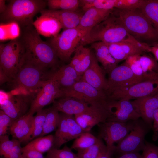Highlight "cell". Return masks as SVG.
I'll return each instance as SVG.
<instances>
[{
  "label": "cell",
  "mask_w": 158,
  "mask_h": 158,
  "mask_svg": "<svg viewBox=\"0 0 158 158\" xmlns=\"http://www.w3.org/2000/svg\"><path fill=\"white\" fill-rule=\"evenodd\" d=\"M107 44L111 54L118 64L130 56L147 52L148 44L138 41L130 35L121 42Z\"/></svg>",
  "instance_id": "15"
},
{
  "label": "cell",
  "mask_w": 158,
  "mask_h": 158,
  "mask_svg": "<svg viewBox=\"0 0 158 158\" xmlns=\"http://www.w3.org/2000/svg\"><path fill=\"white\" fill-rule=\"evenodd\" d=\"M5 24L8 39H14L18 37L20 35V26L17 23L12 22Z\"/></svg>",
  "instance_id": "44"
},
{
  "label": "cell",
  "mask_w": 158,
  "mask_h": 158,
  "mask_svg": "<svg viewBox=\"0 0 158 158\" xmlns=\"http://www.w3.org/2000/svg\"><path fill=\"white\" fill-rule=\"evenodd\" d=\"M48 152L59 158H78L71 148L66 145L61 149L53 147Z\"/></svg>",
  "instance_id": "41"
},
{
  "label": "cell",
  "mask_w": 158,
  "mask_h": 158,
  "mask_svg": "<svg viewBox=\"0 0 158 158\" xmlns=\"http://www.w3.org/2000/svg\"><path fill=\"white\" fill-rule=\"evenodd\" d=\"M64 97L75 98L90 104L108 100L105 91L98 90L81 80L70 87L61 90L59 98Z\"/></svg>",
  "instance_id": "13"
},
{
  "label": "cell",
  "mask_w": 158,
  "mask_h": 158,
  "mask_svg": "<svg viewBox=\"0 0 158 158\" xmlns=\"http://www.w3.org/2000/svg\"><path fill=\"white\" fill-rule=\"evenodd\" d=\"M130 35L118 16L110 14L91 30L88 44L98 42L108 44L116 43L127 38Z\"/></svg>",
  "instance_id": "6"
},
{
  "label": "cell",
  "mask_w": 158,
  "mask_h": 158,
  "mask_svg": "<svg viewBox=\"0 0 158 158\" xmlns=\"http://www.w3.org/2000/svg\"><path fill=\"white\" fill-rule=\"evenodd\" d=\"M135 121H106L98 125V136L105 141L108 153L112 154L114 152V144L120 142L129 134L133 128Z\"/></svg>",
  "instance_id": "9"
},
{
  "label": "cell",
  "mask_w": 158,
  "mask_h": 158,
  "mask_svg": "<svg viewBox=\"0 0 158 158\" xmlns=\"http://www.w3.org/2000/svg\"><path fill=\"white\" fill-rule=\"evenodd\" d=\"M87 48L83 45H80L75 51L74 55L69 64L74 67L77 65L85 54Z\"/></svg>",
  "instance_id": "45"
},
{
  "label": "cell",
  "mask_w": 158,
  "mask_h": 158,
  "mask_svg": "<svg viewBox=\"0 0 158 158\" xmlns=\"http://www.w3.org/2000/svg\"><path fill=\"white\" fill-rule=\"evenodd\" d=\"M131 102L140 118L152 129L154 114L158 108L156 95L138 98Z\"/></svg>",
  "instance_id": "19"
},
{
  "label": "cell",
  "mask_w": 158,
  "mask_h": 158,
  "mask_svg": "<svg viewBox=\"0 0 158 158\" xmlns=\"http://www.w3.org/2000/svg\"><path fill=\"white\" fill-rule=\"evenodd\" d=\"M94 53L90 49L87 48L83 57L79 63L74 67L78 74L81 77L90 65Z\"/></svg>",
  "instance_id": "38"
},
{
  "label": "cell",
  "mask_w": 158,
  "mask_h": 158,
  "mask_svg": "<svg viewBox=\"0 0 158 158\" xmlns=\"http://www.w3.org/2000/svg\"><path fill=\"white\" fill-rule=\"evenodd\" d=\"M21 143L19 142L7 155L1 158H23Z\"/></svg>",
  "instance_id": "46"
},
{
  "label": "cell",
  "mask_w": 158,
  "mask_h": 158,
  "mask_svg": "<svg viewBox=\"0 0 158 158\" xmlns=\"http://www.w3.org/2000/svg\"><path fill=\"white\" fill-rule=\"evenodd\" d=\"M105 73L102 68L99 65L94 53L91 64L82 76L80 80L98 90L106 92L108 84Z\"/></svg>",
  "instance_id": "20"
},
{
  "label": "cell",
  "mask_w": 158,
  "mask_h": 158,
  "mask_svg": "<svg viewBox=\"0 0 158 158\" xmlns=\"http://www.w3.org/2000/svg\"><path fill=\"white\" fill-rule=\"evenodd\" d=\"M23 158H44L43 154L32 150H23Z\"/></svg>",
  "instance_id": "48"
},
{
  "label": "cell",
  "mask_w": 158,
  "mask_h": 158,
  "mask_svg": "<svg viewBox=\"0 0 158 158\" xmlns=\"http://www.w3.org/2000/svg\"><path fill=\"white\" fill-rule=\"evenodd\" d=\"M47 70L25 51L15 77L10 82L14 89H18L26 93H36L48 79L50 72L48 73Z\"/></svg>",
  "instance_id": "2"
},
{
  "label": "cell",
  "mask_w": 158,
  "mask_h": 158,
  "mask_svg": "<svg viewBox=\"0 0 158 158\" xmlns=\"http://www.w3.org/2000/svg\"><path fill=\"white\" fill-rule=\"evenodd\" d=\"M140 61L145 78L158 77V63L154 58L147 55H140Z\"/></svg>",
  "instance_id": "29"
},
{
  "label": "cell",
  "mask_w": 158,
  "mask_h": 158,
  "mask_svg": "<svg viewBox=\"0 0 158 158\" xmlns=\"http://www.w3.org/2000/svg\"><path fill=\"white\" fill-rule=\"evenodd\" d=\"M152 129L153 131L152 140L156 141L158 139V108L154 111Z\"/></svg>",
  "instance_id": "47"
},
{
  "label": "cell",
  "mask_w": 158,
  "mask_h": 158,
  "mask_svg": "<svg viewBox=\"0 0 158 158\" xmlns=\"http://www.w3.org/2000/svg\"><path fill=\"white\" fill-rule=\"evenodd\" d=\"M145 0H116V8L121 10L140 9Z\"/></svg>",
  "instance_id": "40"
},
{
  "label": "cell",
  "mask_w": 158,
  "mask_h": 158,
  "mask_svg": "<svg viewBox=\"0 0 158 158\" xmlns=\"http://www.w3.org/2000/svg\"><path fill=\"white\" fill-rule=\"evenodd\" d=\"M151 129L142 119L135 121L130 133L115 146L114 152L122 155L143 151L145 145V137Z\"/></svg>",
  "instance_id": "8"
},
{
  "label": "cell",
  "mask_w": 158,
  "mask_h": 158,
  "mask_svg": "<svg viewBox=\"0 0 158 158\" xmlns=\"http://www.w3.org/2000/svg\"><path fill=\"white\" fill-rule=\"evenodd\" d=\"M59 121L57 128L54 135L53 147L60 149L64 144L70 141V130L68 126L66 115L61 112L59 113Z\"/></svg>",
  "instance_id": "27"
},
{
  "label": "cell",
  "mask_w": 158,
  "mask_h": 158,
  "mask_svg": "<svg viewBox=\"0 0 158 158\" xmlns=\"http://www.w3.org/2000/svg\"><path fill=\"white\" fill-rule=\"evenodd\" d=\"M35 93L11 92L0 102V109L8 115L13 121L27 114L35 98Z\"/></svg>",
  "instance_id": "11"
},
{
  "label": "cell",
  "mask_w": 158,
  "mask_h": 158,
  "mask_svg": "<svg viewBox=\"0 0 158 158\" xmlns=\"http://www.w3.org/2000/svg\"><path fill=\"white\" fill-rule=\"evenodd\" d=\"M158 92V77L143 80L129 87L115 90L108 96L109 100H130L156 95Z\"/></svg>",
  "instance_id": "10"
},
{
  "label": "cell",
  "mask_w": 158,
  "mask_h": 158,
  "mask_svg": "<svg viewBox=\"0 0 158 158\" xmlns=\"http://www.w3.org/2000/svg\"><path fill=\"white\" fill-rule=\"evenodd\" d=\"M47 5L51 10L77 11L80 2L78 0H48Z\"/></svg>",
  "instance_id": "34"
},
{
  "label": "cell",
  "mask_w": 158,
  "mask_h": 158,
  "mask_svg": "<svg viewBox=\"0 0 158 158\" xmlns=\"http://www.w3.org/2000/svg\"><path fill=\"white\" fill-rule=\"evenodd\" d=\"M140 9L158 30V0H145Z\"/></svg>",
  "instance_id": "30"
},
{
  "label": "cell",
  "mask_w": 158,
  "mask_h": 158,
  "mask_svg": "<svg viewBox=\"0 0 158 158\" xmlns=\"http://www.w3.org/2000/svg\"><path fill=\"white\" fill-rule=\"evenodd\" d=\"M111 11L92 8L85 12L77 27L81 35L82 45L88 44L89 34L91 30L106 19L111 14Z\"/></svg>",
  "instance_id": "17"
},
{
  "label": "cell",
  "mask_w": 158,
  "mask_h": 158,
  "mask_svg": "<svg viewBox=\"0 0 158 158\" xmlns=\"http://www.w3.org/2000/svg\"><path fill=\"white\" fill-rule=\"evenodd\" d=\"M111 156V154L107 151L100 154L96 158H112Z\"/></svg>",
  "instance_id": "52"
},
{
  "label": "cell",
  "mask_w": 158,
  "mask_h": 158,
  "mask_svg": "<svg viewBox=\"0 0 158 158\" xmlns=\"http://www.w3.org/2000/svg\"><path fill=\"white\" fill-rule=\"evenodd\" d=\"M6 0H0V13L1 14L6 10L7 5L5 4Z\"/></svg>",
  "instance_id": "51"
},
{
  "label": "cell",
  "mask_w": 158,
  "mask_h": 158,
  "mask_svg": "<svg viewBox=\"0 0 158 158\" xmlns=\"http://www.w3.org/2000/svg\"><path fill=\"white\" fill-rule=\"evenodd\" d=\"M47 41L54 49L58 58L66 62L70 59L80 43L81 44L82 36L77 27L64 30Z\"/></svg>",
  "instance_id": "7"
},
{
  "label": "cell",
  "mask_w": 158,
  "mask_h": 158,
  "mask_svg": "<svg viewBox=\"0 0 158 158\" xmlns=\"http://www.w3.org/2000/svg\"><path fill=\"white\" fill-rule=\"evenodd\" d=\"M91 48L94 51L95 57L102 66L105 73L108 74L118 65L111 54L107 43L102 42L92 43Z\"/></svg>",
  "instance_id": "26"
},
{
  "label": "cell",
  "mask_w": 158,
  "mask_h": 158,
  "mask_svg": "<svg viewBox=\"0 0 158 158\" xmlns=\"http://www.w3.org/2000/svg\"><path fill=\"white\" fill-rule=\"evenodd\" d=\"M40 13L51 16L58 20L64 30L77 28L83 15L77 11L44 9Z\"/></svg>",
  "instance_id": "24"
},
{
  "label": "cell",
  "mask_w": 158,
  "mask_h": 158,
  "mask_svg": "<svg viewBox=\"0 0 158 158\" xmlns=\"http://www.w3.org/2000/svg\"><path fill=\"white\" fill-rule=\"evenodd\" d=\"M142 158H158V146L145 141Z\"/></svg>",
  "instance_id": "43"
},
{
  "label": "cell",
  "mask_w": 158,
  "mask_h": 158,
  "mask_svg": "<svg viewBox=\"0 0 158 158\" xmlns=\"http://www.w3.org/2000/svg\"><path fill=\"white\" fill-rule=\"evenodd\" d=\"M6 9L0 14L2 23L14 22L22 28L33 25V18L47 5V1L43 0H12L8 1Z\"/></svg>",
  "instance_id": "4"
},
{
  "label": "cell",
  "mask_w": 158,
  "mask_h": 158,
  "mask_svg": "<svg viewBox=\"0 0 158 158\" xmlns=\"http://www.w3.org/2000/svg\"><path fill=\"white\" fill-rule=\"evenodd\" d=\"M54 141V135L52 134L39 137L30 141L22 147V150H32L43 154L53 147Z\"/></svg>",
  "instance_id": "28"
},
{
  "label": "cell",
  "mask_w": 158,
  "mask_h": 158,
  "mask_svg": "<svg viewBox=\"0 0 158 158\" xmlns=\"http://www.w3.org/2000/svg\"><path fill=\"white\" fill-rule=\"evenodd\" d=\"M19 142L14 138L10 140L9 135L7 134L0 136V155L1 158L7 155Z\"/></svg>",
  "instance_id": "39"
},
{
  "label": "cell",
  "mask_w": 158,
  "mask_h": 158,
  "mask_svg": "<svg viewBox=\"0 0 158 158\" xmlns=\"http://www.w3.org/2000/svg\"><path fill=\"white\" fill-rule=\"evenodd\" d=\"M107 103L111 115L107 121L126 122L140 118L130 100L108 99Z\"/></svg>",
  "instance_id": "16"
},
{
  "label": "cell",
  "mask_w": 158,
  "mask_h": 158,
  "mask_svg": "<svg viewBox=\"0 0 158 158\" xmlns=\"http://www.w3.org/2000/svg\"><path fill=\"white\" fill-rule=\"evenodd\" d=\"M48 108L37 111L33 117L31 133V140L40 137L43 130V125Z\"/></svg>",
  "instance_id": "36"
},
{
  "label": "cell",
  "mask_w": 158,
  "mask_h": 158,
  "mask_svg": "<svg viewBox=\"0 0 158 158\" xmlns=\"http://www.w3.org/2000/svg\"><path fill=\"white\" fill-rule=\"evenodd\" d=\"M46 158H59L52 154H51L48 152H47L46 156Z\"/></svg>",
  "instance_id": "53"
},
{
  "label": "cell",
  "mask_w": 158,
  "mask_h": 158,
  "mask_svg": "<svg viewBox=\"0 0 158 158\" xmlns=\"http://www.w3.org/2000/svg\"><path fill=\"white\" fill-rule=\"evenodd\" d=\"M97 139L90 132H84L75 139L71 148L77 151L86 149L95 143Z\"/></svg>",
  "instance_id": "35"
},
{
  "label": "cell",
  "mask_w": 158,
  "mask_h": 158,
  "mask_svg": "<svg viewBox=\"0 0 158 158\" xmlns=\"http://www.w3.org/2000/svg\"><path fill=\"white\" fill-rule=\"evenodd\" d=\"M81 78L74 68L69 64L62 66L52 71L49 79L51 78L55 81L60 90L71 87L80 80Z\"/></svg>",
  "instance_id": "22"
},
{
  "label": "cell",
  "mask_w": 158,
  "mask_h": 158,
  "mask_svg": "<svg viewBox=\"0 0 158 158\" xmlns=\"http://www.w3.org/2000/svg\"><path fill=\"white\" fill-rule=\"evenodd\" d=\"M59 118V112L51 107L48 108L43 125L42 132L40 137L46 135L56 129Z\"/></svg>",
  "instance_id": "32"
},
{
  "label": "cell",
  "mask_w": 158,
  "mask_h": 158,
  "mask_svg": "<svg viewBox=\"0 0 158 158\" xmlns=\"http://www.w3.org/2000/svg\"><path fill=\"white\" fill-rule=\"evenodd\" d=\"M80 5L85 12L92 8L111 10L116 8V0H81Z\"/></svg>",
  "instance_id": "33"
},
{
  "label": "cell",
  "mask_w": 158,
  "mask_h": 158,
  "mask_svg": "<svg viewBox=\"0 0 158 158\" xmlns=\"http://www.w3.org/2000/svg\"><path fill=\"white\" fill-rule=\"evenodd\" d=\"M140 54H135L130 56L124 63L137 76L145 79L140 61Z\"/></svg>",
  "instance_id": "37"
},
{
  "label": "cell",
  "mask_w": 158,
  "mask_h": 158,
  "mask_svg": "<svg viewBox=\"0 0 158 158\" xmlns=\"http://www.w3.org/2000/svg\"><path fill=\"white\" fill-rule=\"evenodd\" d=\"M13 122L11 118L3 111L0 110V136L6 134Z\"/></svg>",
  "instance_id": "42"
},
{
  "label": "cell",
  "mask_w": 158,
  "mask_h": 158,
  "mask_svg": "<svg viewBox=\"0 0 158 158\" xmlns=\"http://www.w3.org/2000/svg\"><path fill=\"white\" fill-rule=\"evenodd\" d=\"M118 10V16L130 35L149 45L158 44V30L140 9Z\"/></svg>",
  "instance_id": "3"
},
{
  "label": "cell",
  "mask_w": 158,
  "mask_h": 158,
  "mask_svg": "<svg viewBox=\"0 0 158 158\" xmlns=\"http://www.w3.org/2000/svg\"><path fill=\"white\" fill-rule=\"evenodd\" d=\"M33 25L39 34L47 37L56 36L62 28L56 19L45 14H41L37 17L33 22Z\"/></svg>",
  "instance_id": "25"
},
{
  "label": "cell",
  "mask_w": 158,
  "mask_h": 158,
  "mask_svg": "<svg viewBox=\"0 0 158 158\" xmlns=\"http://www.w3.org/2000/svg\"><path fill=\"white\" fill-rule=\"evenodd\" d=\"M147 52L152 53L156 60L158 61V44H155L151 45L148 44Z\"/></svg>",
  "instance_id": "49"
},
{
  "label": "cell",
  "mask_w": 158,
  "mask_h": 158,
  "mask_svg": "<svg viewBox=\"0 0 158 158\" xmlns=\"http://www.w3.org/2000/svg\"><path fill=\"white\" fill-rule=\"evenodd\" d=\"M60 89L55 81L49 78L37 92L28 113L33 115L59 98Z\"/></svg>",
  "instance_id": "18"
},
{
  "label": "cell",
  "mask_w": 158,
  "mask_h": 158,
  "mask_svg": "<svg viewBox=\"0 0 158 158\" xmlns=\"http://www.w3.org/2000/svg\"><path fill=\"white\" fill-rule=\"evenodd\" d=\"M25 49L18 38L0 44V82H10L16 76Z\"/></svg>",
  "instance_id": "5"
},
{
  "label": "cell",
  "mask_w": 158,
  "mask_h": 158,
  "mask_svg": "<svg viewBox=\"0 0 158 158\" xmlns=\"http://www.w3.org/2000/svg\"><path fill=\"white\" fill-rule=\"evenodd\" d=\"M110 115L107 100L90 104L86 111L74 117L83 130L89 132L95 125L106 122Z\"/></svg>",
  "instance_id": "12"
},
{
  "label": "cell",
  "mask_w": 158,
  "mask_h": 158,
  "mask_svg": "<svg viewBox=\"0 0 158 158\" xmlns=\"http://www.w3.org/2000/svg\"><path fill=\"white\" fill-rule=\"evenodd\" d=\"M156 95L157 97V98L158 101V92L156 94Z\"/></svg>",
  "instance_id": "54"
},
{
  "label": "cell",
  "mask_w": 158,
  "mask_h": 158,
  "mask_svg": "<svg viewBox=\"0 0 158 158\" xmlns=\"http://www.w3.org/2000/svg\"><path fill=\"white\" fill-rule=\"evenodd\" d=\"M33 117V115L28 113L13 121L8 130L13 138L21 143L31 140Z\"/></svg>",
  "instance_id": "21"
},
{
  "label": "cell",
  "mask_w": 158,
  "mask_h": 158,
  "mask_svg": "<svg viewBox=\"0 0 158 158\" xmlns=\"http://www.w3.org/2000/svg\"><path fill=\"white\" fill-rule=\"evenodd\" d=\"M96 142L89 147L77 151L78 158H96L100 154L107 151L106 145L103 140L98 136Z\"/></svg>",
  "instance_id": "31"
},
{
  "label": "cell",
  "mask_w": 158,
  "mask_h": 158,
  "mask_svg": "<svg viewBox=\"0 0 158 158\" xmlns=\"http://www.w3.org/2000/svg\"><path fill=\"white\" fill-rule=\"evenodd\" d=\"M18 37L25 52L37 63L47 70L54 71L59 67V58L52 46L43 41L33 25L22 28Z\"/></svg>",
  "instance_id": "1"
},
{
  "label": "cell",
  "mask_w": 158,
  "mask_h": 158,
  "mask_svg": "<svg viewBox=\"0 0 158 158\" xmlns=\"http://www.w3.org/2000/svg\"><path fill=\"white\" fill-rule=\"evenodd\" d=\"M58 99L53 103L51 107L67 114L74 116L82 113L90 105L87 103L72 97H64Z\"/></svg>",
  "instance_id": "23"
},
{
  "label": "cell",
  "mask_w": 158,
  "mask_h": 158,
  "mask_svg": "<svg viewBox=\"0 0 158 158\" xmlns=\"http://www.w3.org/2000/svg\"><path fill=\"white\" fill-rule=\"evenodd\" d=\"M107 96L112 92L133 85L145 79L135 75L130 68L123 63L117 65L108 74Z\"/></svg>",
  "instance_id": "14"
},
{
  "label": "cell",
  "mask_w": 158,
  "mask_h": 158,
  "mask_svg": "<svg viewBox=\"0 0 158 158\" xmlns=\"http://www.w3.org/2000/svg\"><path fill=\"white\" fill-rule=\"evenodd\" d=\"M117 158H142L138 152H132L122 154Z\"/></svg>",
  "instance_id": "50"
}]
</instances>
